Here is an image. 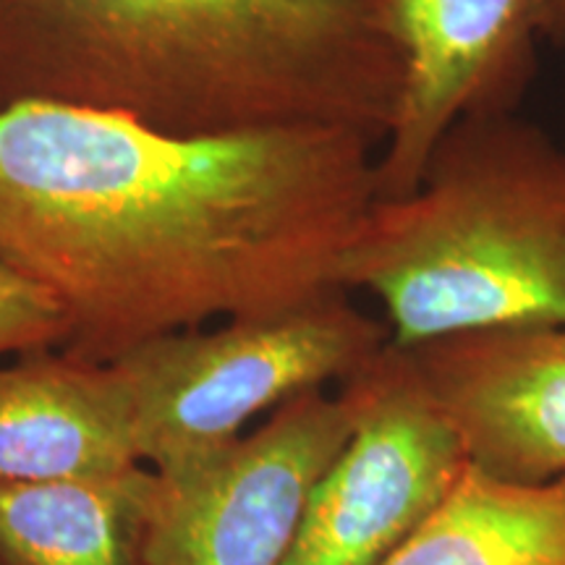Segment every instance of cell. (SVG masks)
<instances>
[{
    "label": "cell",
    "instance_id": "cell-1",
    "mask_svg": "<svg viewBox=\"0 0 565 565\" xmlns=\"http://www.w3.org/2000/svg\"><path fill=\"white\" fill-rule=\"evenodd\" d=\"M377 150L333 126L171 134L63 105L0 108V267L53 296L63 351L92 362L278 312L345 291Z\"/></svg>",
    "mask_w": 565,
    "mask_h": 565
},
{
    "label": "cell",
    "instance_id": "cell-2",
    "mask_svg": "<svg viewBox=\"0 0 565 565\" xmlns=\"http://www.w3.org/2000/svg\"><path fill=\"white\" fill-rule=\"evenodd\" d=\"M401 87L380 0H0V108L171 134L333 126L380 147Z\"/></svg>",
    "mask_w": 565,
    "mask_h": 565
},
{
    "label": "cell",
    "instance_id": "cell-3",
    "mask_svg": "<svg viewBox=\"0 0 565 565\" xmlns=\"http://www.w3.org/2000/svg\"><path fill=\"white\" fill-rule=\"evenodd\" d=\"M341 288L391 343L565 324V147L519 110L458 118L412 192L370 204Z\"/></svg>",
    "mask_w": 565,
    "mask_h": 565
},
{
    "label": "cell",
    "instance_id": "cell-4",
    "mask_svg": "<svg viewBox=\"0 0 565 565\" xmlns=\"http://www.w3.org/2000/svg\"><path fill=\"white\" fill-rule=\"evenodd\" d=\"M387 341L385 320L359 309L351 291H330L221 328L158 335L113 364L131 395L139 458L168 471L236 440L267 408L345 383Z\"/></svg>",
    "mask_w": 565,
    "mask_h": 565
},
{
    "label": "cell",
    "instance_id": "cell-5",
    "mask_svg": "<svg viewBox=\"0 0 565 565\" xmlns=\"http://www.w3.org/2000/svg\"><path fill=\"white\" fill-rule=\"evenodd\" d=\"M356 377L286 401L252 435L158 471L145 565H286L309 498L356 429Z\"/></svg>",
    "mask_w": 565,
    "mask_h": 565
},
{
    "label": "cell",
    "instance_id": "cell-6",
    "mask_svg": "<svg viewBox=\"0 0 565 565\" xmlns=\"http://www.w3.org/2000/svg\"><path fill=\"white\" fill-rule=\"evenodd\" d=\"M353 377L364 395L356 429L317 482L286 565H383L469 466L406 349L387 341Z\"/></svg>",
    "mask_w": 565,
    "mask_h": 565
},
{
    "label": "cell",
    "instance_id": "cell-7",
    "mask_svg": "<svg viewBox=\"0 0 565 565\" xmlns=\"http://www.w3.org/2000/svg\"><path fill=\"white\" fill-rule=\"evenodd\" d=\"M404 55L398 110L374 160L377 200L419 183L458 118L521 108L555 0H380Z\"/></svg>",
    "mask_w": 565,
    "mask_h": 565
},
{
    "label": "cell",
    "instance_id": "cell-8",
    "mask_svg": "<svg viewBox=\"0 0 565 565\" xmlns=\"http://www.w3.org/2000/svg\"><path fill=\"white\" fill-rule=\"evenodd\" d=\"M406 351L469 463L508 482L565 475V324L454 335Z\"/></svg>",
    "mask_w": 565,
    "mask_h": 565
},
{
    "label": "cell",
    "instance_id": "cell-9",
    "mask_svg": "<svg viewBox=\"0 0 565 565\" xmlns=\"http://www.w3.org/2000/svg\"><path fill=\"white\" fill-rule=\"evenodd\" d=\"M139 463L116 364L45 349L0 366V484L113 477Z\"/></svg>",
    "mask_w": 565,
    "mask_h": 565
},
{
    "label": "cell",
    "instance_id": "cell-10",
    "mask_svg": "<svg viewBox=\"0 0 565 565\" xmlns=\"http://www.w3.org/2000/svg\"><path fill=\"white\" fill-rule=\"evenodd\" d=\"M158 471L0 484L3 565H145Z\"/></svg>",
    "mask_w": 565,
    "mask_h": 565
},
{
    "label": "cell",
    "instance_id": "cell-11",
    "mask_svg": "<svg viewBox=\"0 0 565 565\" xmlns=\"http://www.w3.org/2000/svg\"><path fill=\"white\" fill-rule=\"evenodd\" d=\"M383 565H565V475L508 482L469 463L433 519Z\"/></svg>",
    "mask_w": 565,
    "mask_h": 565
},
{
    "label": "cell",
    "instance_id": "cell-12",
    "mask_svg": "<svg viewBox=\"0 0 565 565\" xmlns=\"http://www.w3.org/2000/svg\"><path fill=\"white\" fill-rule=\"evenodd\" d=\"M68 320L51 294L0 267V356L63 349Z\"/></svg>",
    "mask_w": 565,
    "mask_h": 565
},
{
    "label": "cell",
    "instance_id": "cell-13",
    "mask_svg": "<svg viewBox=\"0 0 565 565\" xmlns=\"http://www.w3.org/2000/svg\"><path fill=\"white\" fill-rule=\"evenodd\" d=\"M545 42L547 45L565 51V0H555L553 11L545 24Z\"/></svg>",
    "mask_w": 565,
    "mask_h": 565
},
{
    "label": "cell",
    "instance_id": "cell-14",
    "mask_svg": "<svg viewBox=\"0 0 565 565\" xmlns=\"http://www.w3.org/2000/svg\"><path fill=\"white\" fill-rule=\"evenodd\" d=\"M0 565H3V563H0Z\"/></svg>",
    "mask_w": 565,
    "mask_h": 565
}]
</instances>
